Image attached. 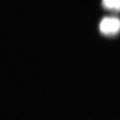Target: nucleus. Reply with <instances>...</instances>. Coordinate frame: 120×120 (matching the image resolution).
I'll list each match as a JSON object with an SVG mask.
<instances>
[{
	"label": "nucleus",
	"instance_id": "1",
	"mask_svg": "<svg viewBox=\"0 0 120 120\" xmlns=\"http://www.w3.org/2000/svg\"><path fill=\"white\" fill-rule=\"evenodd\" d=\"M100 30L104 35H116L120 31V19L115 17L103 18L100 23Z\"/></svg>",
	"mask_w": 120,
	"mask_h": 120
},
{
	"label": "nucleus",
	"instance_id": "2",
	"mask_svg": "<svg viewBox=\"0 0 120 120\" xmlns=\"http://www.w3.org/2000/svg\"><path fill=\"white\" fill-rule=\"evenodd\" d=\"M102 5L109 11L113 12H120V0H102Z\"/></svg>",
	"mask_w": 120,
	"mask_h": 120
}]
</instances>
